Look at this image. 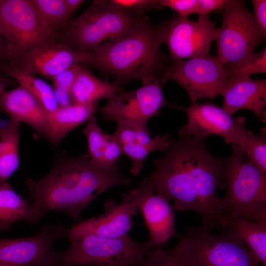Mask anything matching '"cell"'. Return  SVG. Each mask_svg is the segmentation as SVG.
<instances>
[{
    "label": "cell",
    "instance_id": "obj_30",
    "mask_svg": "<svg viewBox=\"0 0 266 266\" xmlns=\"http://www.w3.org/2000/svg\"><path fill=\"white\" fill-rule=\"evenodd\" d=\"M239 146L254 165L266 174V129L263 128L258 134L249 130L243 141Z\"/></svg>",
    "mask_w": 266,
    "mask_h": 266
},
{
    "label": "cell",
    "instance_id": "obj_9",
    "mask_svg": "<svg viewBox=\"0 0 266 266\" xmlns=\"http://www.w3.org/2000/svg\"><path fill=\"white\" fill-rule=\"evenodd\" d=\"M222 23L216 40L217 56L224 66L237 63L254 53L266 37L255 23L253 14L241 0H232L219 10Z\"/></svg>",
    "mask_w": 266,
    "mask_h": 266
},
{
    "label": "cell",
    "instance_id": "obj_3",
    "mask_svg": "<svg viewBox=\"0 0 266 266\" xmlns=\"http://www.w3.org/2000/svg\"><path fill=\"white\" fill-rule=\"evenodd\" d=\"M157 25L145 15L128 33L88 51L84 64L108 73L120 85L138 79L161 85L168 65L162 53Z\"/></svg>",
    "mask_w": 266,
    "mask_h": 266
},
{
    "label": "cell",
    "instance_id": "obj_19",
    "mask_svg": "<svg viewBox=\"0 0 266 266\" xmlns=\"http://www.w3.org/2000/svg\"><path fill=\"white\" fill-rule=\"evenodd\" d=\"M0 107L10 118L31 126L36 136H43L46 126V109L26 90L19 86L0 96Z\"/></svg>",
    "mask_w": 266,
    "mask_h": 266
},
{
    "label": "cell",
    "instance_id": "obj_41",
    "mask_svg": "<svg viewBox=\"0 0 266 266\" xmlns=\"http://www.w3.org/2000/svg\"><path fill=\"white\" fill-rule=\"evenodd\" d=\"M57 266L54 265H43V266Z\"/></svg>",
    "mask_w": 266,
    "mask_h": 266
},
{
    "label": "cell",
    "instance_id": "obj_13",
    "mask_svg": "<svg viewBox=\"0 0 266 266\" xmlns=\"http://www.w3.org/2000/svg\"><path fill=\"white\" fill-rule=\"evenodd\" d=\"M172 81L188 93L192 103L221 95L227 82L224 66L210 55L179 61L168 65L162 85Z\"/></svg>",
    "mask_w": 266,
    "mask_h": 266
},
{
    "label": "cell",
    "instance_id": "obj_2",
    "mask_svg": "<svg viewBox=\"0 0 266 266\" xmlns=\"http://www.w3.org/2000/svg\"><path fill=\"white\" fill-rule=\"evenodd\" d=\"M132 179L116 164L109 169L94 165L87 154L57 157L53 168L38 180L27 179L25 186L33 203L42 213H66L80 221V213L100 195L118 185L128 186Z\"/></svg>",
    "mask_w": 266,
    "mask_h": 266
},
{
    "label": "cell",
    "instance_id": "obj_37",
    "mask_svg": "<svg viewBox=\"0 0 266 266\" xmlns=\"http://www.w3.org/2000/svg\"><path fill=\"white\" fill-rule=\"evenodd\" d=\"M68 12L71 16L73 12L84 2L83 0H65Z\"/></svg>",
    "mask_w": 266,
    "mask_h": 266
},
{
    "label": "cell",
    "instance_id": "obj_26",
    "mask_svg": "<svg viewBox=\"0 0 266 266\" xmlns=\"http://www.w3.org/2000/svg\"><path fill=\"white\" fill-rule=\"evenodd\" d=\"M20 125L10 118L0 133V184L7 182L19 168Z\"/></svg>",
    "mask_w": 266,
    "mask_h": 266
},
{
    "label": "cell",
    "instance_id": "obj_16",
    "mask_svg": "<svg viewBox=\"0 0 266 266\" xmlns=\"http://www.w3.org/2000/svg\"><path fill=\"white\" fill-rule=\"evenodd\" d=\"M88 57V51H76L63 41H56L28 52L21 61V66L33 74L51 79L74 65L84 64Z\"/></svg>",
    "mask_w": 266,
    "mask_h": 266
},
{
    "label": "cell",
    "instance_id": "obj_14",
    "mask_svg": "<svg viewBox=\"0 0 266 266\" xmlns=\"http://www.w3.org/2000/svg\"><path fill=\"white\" fill-rule=\"evenodd\" d=\"M179 109L185 111L187 116V122L179 130V136L205 139L210 134L217 135L227 144L239 145L249 131L244 117H233L212 103L195 102Z\"/></svg>",
    "mask_w": 266,
    "mask_h": 266
},
{
    "label": "cell",
    "instance_id": "obj_25",
    "mask_svg": "<svg viewBox=\"0 0 266 266\" xmlns=\"http://www.w3.org/2000/svg\"><path fill=\"white\" fill-rule=\"evenodd\" d=\"M122 92L120 85L116 81L101 80L81 66L71 87V97L73 103L96 104L100 99L107 100Z\"/></svg>",
    "mask_w": 266,
    "mask_h": 266
},
{
    "label": "cell",
    "instance_id": "obj_23",
    "mask_svg": "<svg viewBox=\"0 0 266 266\" xmlns=\"http://www.w3.org/2000/svg\"><path fill=\"white\" fill-rule=\"evenodd\" d=\"M33 203H29L7 182L0 184V231L10 229L19 221L34 224L44 215Z\"/></svg>",
    "mask_w": 266,
    "mask_h": 266
},
{
    "label": "cell",
    "instance_id": "obj_39",
    "mask_svg": "<svg viewBox=\"0 0 266 266\" xmlns=\"http://www.w3.org/2000/svg\"><path fill=\"white\" fill-rule=\"evenodd\" d=\"M3 53V49L0 43V59L1 58Z\"/></svg>",
    "mask_w": 266,
    "mask_h": 266
},
{
    "label": "cell",
    "instance_id": "obj_29",
    "mask_svg": "<svg viewBox=\"0 0 266 266\" xmlns=\"http://www.w3.org/2000/svg\"><path fill=\"white\" fill-rule=\"evenodd\" d=\"M227 81L238 78L250 77L254 74L266 73V48L242 60L224 66Z\"/></svg>",
    "mask_w": 266,
    "mask_h": 266
},
{
    "label": "cell",
    "instance_id": "obj_36",
    "mask_svg": "<svg viewBox=\"0 0 266 266\" xmlns=\"http://www.w3.org/2000/svg\"><path fill=\"white\" fill-rule=\"evenodd\" d=\"M232 0H198L196 13L206 15L213 11L221 10L227 6Z\"/></svg>",
    "mask_w": 266,
    "mask_h": 266
},
{
    "label": "cell",
    "instance_id": "obj_4",
    "mask_svg": "<svg viewBox=\"0 0 266 266\" xmlns=\"http://www.w3.org/2000/svg\"><path fill=\"white\" fill-rule=\"evenodd\" d=\"M224 158L227 193L222 198L223 217L266 221V174L237 145Z\"/></svg>",
    "mask_w": 266,
    "mask_h": 266
},
{
    "label": "cell",
    "instance_id": "obj_8",
    "mask_svg": "<svg viewBox=\"0 0 266 266\" xmlns=\"http://www.w3.org/2000/svg\"><path fill=\"white\" fill-rule=\"evenodd\" d=\"M189 266H263L235 236L224 230L213 235L190 227L177 243Z\"/></svg>",
    "mask_w": 266,
    "mask_h": 266
},
{
    "label": "cell",
    "instance_id": "obj_21",
    "mask_svg": "<svg viewBox=\"0 0 266 266\" xmlns=\"http://www.w3.org/2000/svg\"><path fill=\"white\" fill-rule=\"evenodd\" d=\"M237 237L266 266V221L241 217H223L219 229Z\"/></svg>",
    "mask_w": 266,
    "mask_h": 266
},
{
    "label": "cell",
    "instance_id": "obj_38",
    "mask_svg": "<svg viewBox=\"0 0 266 266\" xmlns=\"http://www.w3.org/2000/svg\"><path fill=\"white\" fill-rule=\"evenodd\" d=\"M10 85V82L8 80L0 77V96L3 93L5 89Z\"/></svg>",
    "mask_w": 266,
    "mask_h": 266
},
{
    "label": "cell",
    "instance_id": "obj_34",
    "mask_svg": "<svg viewBox=\"0 0 266 266\" xmlns=\"http://www.w3.org/2000/svg\"><path fill=\"white\" fill-rule=\"evenodd\" d=\"M80 64L74 65L51 78L53 88H57L71 93V89L79 70Z\"/></svg>",
    "mask_w": 266,
    "mask_h": 266
},
{
    "label": "cell",
    "instance_id": "obj_17",
    "mask_svg": "<svg viewBox=\"0 0 266 266\" xmlns=\"http://www.w3.org/2000/svg\"><path fill=\"white\" fill-rule=\"evenodd\" d=\"M222 108L230 115L241 109L252 111L261 121L266 122V80L250 77L228 81L221 94Z\"/></svg>",
    "mask_w": 266,
    "mask_h": 266
},
{
    "label": "cell",
    "instance_id": "obj_40",
    "mask_svg": "<svg viewBox=\"0 0 266 266\" xmlns=\"http://www.w3.org/2000/svg\"><path fill=\"white\" fill-rule=\"evenodd\" d=\"M2 127H3V125H2L1 120L0 117V133L2 130Z\"/></svg>",
    "mask_w": 266,
    "mask_h": 266
},
{
    "label": "cell",
    "instance_id": "obj_22",
    "mask_svg": "<svg viewBox=\"0 0 266 266\" xmlns=\"http://www.w3.org/2000/svg\"><path fill=\"white\" fill-rule=\"evenodd\" d=\"M83 133L87 141V155L94 165L109 169L117 164L122 153L120 145L112 134L102 131L94 115L88 119Z\"/></svg>",
    "mask_w": 266,
    "mask_h": 266
},
{
    "label": "cell",
    "instance_id": "obj_1",
    "mask_svg": "<svg viewBox=\"0 0 266 266\" xmlns=\"http://www.w3.org/2000/svg\"><path fill=\"white\" fill-rule=\"evenodd\" d=\"M204 140L172 137L162 156L153 161L148 177L156 194L172 201L174 210L196 212L201 218L200 226L212 232L219 229L223 217L217 190L227 184L224 157L212 156Z\"/></svg>",
    "mask_w": 266,
    "mask_h": 266
},
{
    "label": "cell",
    "instance_id": "obj_7",
    "mask_svg": "<svg viewBox=\"0 0 266 266\" xmlns=\"http://www.w3.org/2000/svg\"><path fill=\"white\" fill-rule=\"evenodd\" d=\"M0 34L3 52L17 64L31 50L58 41L59 33L45 23L32 0H0Z\"/></svg>",
    "mask_w": 266,
    "mask_h": 266
},
{
    "label": "cell",
    "instance_id": "obj_28",
    "mask_svg": "<svg viewBox=\"0 0 266 266\" xmlns=\"http://www.w3.org/2000/svg\"><path fill=\"white\" fill-rule=\"evenodd\" d=\"M47 25L59 33L70 19L65 0H32Z\"/></svg>",
    "mask_w": 266,
    "mask_h": 266
},
{
    "label": "cell",
    "instance_id": "obj_10",
    "mask_svg": "<svg viewBox=\"0 0 266 266\" xmlns=\"http://www.w3.org/2000/svg\"><path fill=\"white\" fill-rule=\"evenodd\" d=\"M154 189L148 177L138 186L122 195L121 201L116 203L108 201L104 212L90 219L80 220L66 230V237L80 234L119 237L128 235L133 225V218L140 211L147 198Z\"/></svg>",
    "mask_w": 266,
    "mask_h": 266
},
{
    "label": "cell",
    "instance_id": "obj_27",
    "mask_svg": "<svg viewBox=\"0 0 266 266\" xmlns=\"http://www.w3.org/2000/svg\"><path fill=\"white\" fill-rule=\"evenodd\" d=\"M3 69L20 87L33 96L46 111H54L59 107L53 88L43 80L34 76L29 70L18 64L12 63L4 66Z\"/></svg>",
    "mask_w": 266,
    "mask_h": 266
},
{
    "label": "cell",
    "instance_id": "obj_11",
    "mask_svg": "<svg viewBox=\"0 0 266 266\" xmlns=\"http://www.w3.org/2000/svg\"><path fill=\"white\" fill-rule=\"evenodd\" d=\"M162 43L169 52L171 63L191 58L210 55L212 41L219 33L208 15L200 16L194 21L173 15L157 25Z\"/></svg>",
    "mask_w": 266,
    "mask_h": 266
},
{
    "label": "cell",
    "instance_id": "obj_15",
    "mask_svg": "<svg viewBox=\"0 0 266 266\" xmlns=\"http://www.w3.org/2000/svg\"><path fill=\"white\" fill-rule=\"evenodd\" d=\"M66 230L61 224H55L43 226L33 236L0 238V266L55 265L57 252L53 245Z\"/></svg>",
    "mask_w": 266,
    "mask_h": 266
},
{
    "label": "cell",
    "instance_id": "obj_5",
    "mask_svg": "<svg viewBox=\"0 0 266 266\" xmlns=\"http://www.w3.org/2000/svg\"><path fill=\"white\" fill-rule=\"evenodd\" d=\"M145 15H130L108 0H94L78 17L69 19L59 32L73 50L92 51L130 32Z\"/></svg>",
    "mask_w": 266,
    "mask_h": 266
},
{
    "label": "cell",
    "instance_id": "obj_20",
    "mask_svg": "<svg viewBox=\"0 0 266 266\" xmlns=\"http://www.w3.org/2000/svg\"><path fill=\"white\" fill-rule=\"evenodd\" d=\"M97 109V103H73L59 106L46 113V126L43 135L53 145H58L72 130L88 121Z\"/></svg>",
    "mask_w": 266,
    "mask_h": 266
},
{
    "label": "cell",
    "instance_id": "obj_31",
    "mask_svg": "<svg viewBox=\"0 0 266 266\" xmlns=\"http://www.w3.org/2000/svg\"><path fill=\"white\" fill-rule=\"evenodd\" d=\"M134 266H189L177 243L172 248H159L148 254Z\"/></svg>",
    "mask_w": 266,
    "mask_h": 266
},
{
    "label": "cell",
    "instance_id": "obj_32",
    "mask_svg": "<svg viewBox=\"0 0 266 266\" xmlns=\"http://www.w3.org/2000/svg\"><path fill=\"white\" fill-rule=\"evenodd\" d=\"M109 2L118 9L133 16H141L154 8H163L157 0H108Z\"/></svg>",
    "mask_w": 266,
    "mask_h": 266
},
{
    "label": "cell",
    "instance_id": "obj_24",
    "mask_svg": "<svg viewBox=\"0 0 266 266\" xmlns=\"http://www.w3.org/2000/svg\"><path fill=\"white\" fill-rule=\"evenodd\" d=\"M172 136L167 133L157 135L148 143H141L135 138L134 130L129 127L121 128L117 133L116 138L120 145L122 153L131 161L130 173L134 175L140 173L147 157L156 150L164 152L168 147Z\"/></svg>",
    "mask_w": 266,
    "mask_h": 266
},
{
    "label": "cell",
    "instance_id": "obj_35",
    "mask_svg": "<svg viewBox=\"0 0 266 266\" xmlns=\"http://www.w3.org/2000/svg\"><path fill=\"white\" fill-rule=\"evenodd\" d=\"M251 1L255 23L261 33L266 37V0H252Z\"/></svg>",
    "mask_w": 266,
    "mask_h": 266
},
{
    "label": "cell",
    "instance_id": "obj_18",
    "mask_svg": "<svg viewBox=\"0 0 266 266\" xmlns=\"http://www.w3.org/2000/svg\"><path fill=\"white\" fill-rule=\"evenodd\" d=\"M174 210L166 199L154 194L140 208L149 235L148 241L156 248H161L172 238L180 237L176 231Z\"/></svg>",
    "mask_w": 266,
    "mask_h": 266
},
{
    "label": "cell",
    "instance_id": "obj_6",
    "mask_svg": "<svg viewBox=\"0 0 266 266\" xmlns=\"http://www.w3.org/2000/svg\"><path fill=\"white\" fill-rule=\"evenodd\" d=\"M66 238L69 246L64 252H57V266H133L158 249L149 241L137 242L129 235L111 237L80 234Z\"/></svg>",
    "mask_w": 266,
    "mask_h": 266
},
{
    "label": "cell",
    "instance_id": "obj_12",
    "mask_svg": "<svg viewBox=\"0 0 266 266\" xmlns=\"http://www.w3.org/2000/svg\"><path fill=\"white\" fill-rule=\"evenodd\" d=\"M162 85L153 80L137 89L117 93L107 99L106 104L99 109L105 120L142 129H149L148 121L159 116L164 107L179 109V106L169 103L165 98Z\"/></svg>",
    "mask_w": 266,
    "mask_h": 266
},
{
    "label": "cell",
    "instance_id": "obj_33",
    "mask_svg": "<svg viewBox=\"0 0 266 266\" xmlns=\"http://www.w3.org/2000/svg\"><path fill=\"white\" fill-rule=\"evenodd\" d=\"M163 7H167L176 13V15L187 18L189 15L196 13L198 0H160Z\"/></svg>",
    "mask_w": 266,
    "mask_h": 266
}]
</instances>
